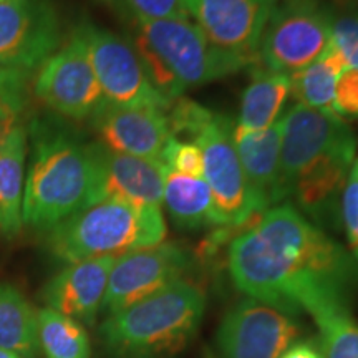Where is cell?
Segmentation results:
<instances>
[{
  "mask_svg": "<svg viewBox=\"0 0 358 358\" xmlns=\"http://www.w3.org/2000/svg\"><path fill=\"white\" fill-rule=\"evenodd\" d=\"M229 274L250 299L299 313L327 299H350L358 262L290 204H277L229 244Z\"/></svg>",
  "mask_w": 358,
  "mask_h": 358,
  "instance_id": "6da1fadb",
  "label": "cell"
},
{
  "mask_svg": "<svg viewBox=\"0 0 358 358\" xmlns=\"http://www.w3.org/2000/svg\"><path fill=\"white\" fill-rule=\"evenodd\" d=\"M24 192V226L48 232L88 206V143L58 116H34Z\"/></svg>",
  "mask_w": 358,
  "mask_h": 358,
  "instance_id": "7a4b0ae2",
  "label": "cell"
},
{
  "mask_svg": "<svg viewBox=\"0 0 358 358\" xmlns=\"http://www.w3.org/2000/svg\"><path fill=\"white\" fill-rule=\"evenodd\" d=\"M128 12L134 25V50L148 78L169 101L181 98L186 88L256 65L249 58L219 50L189 19H145Z\"/></svg>",
  "mask_w": 358,
  "mask_h": 358,
  "instance_id": "3957f363",
  "label": "cell"
},
{
  "mask_svg": "<svg viewBox=\"0 0 358 358\" xmlns=\"http://www.w3.org/2000/svg\"><path fill=\"white\" fill-rule=\"evenodd\" d=\"M206 308L203 289L187 279L106 315L100 338L115 358H169L198 332Z\"/></svg>",
  "mask_w": 358,
  "mask_h": 358,
  "instance_id": "277c9868",
  "label": "cell"
},
{
  "mask_svg": "<svg viewBox=\"0 0 358 358\" xmlns=\"http://www.w3.org/2000/svg\"><path fill=\"white\" fill-rule=\"evenodd\" d=\"M166 237L161 208L123 201H101L80 209L47 232L53 257L71 264L96 257H118L129 250L150 248Z\"/></svg>",
  "mask_w": 358,
  "mask_h": 358,
  "instance_id": "5b68a950",
  "label": "cell"
},
{
  "mask_svg": "<svg viewBox=\"0 0 358 358\" xmlns=\"http://www.w3.org/2000/svg\"><path fill=\"white\" fill-rule=\"evenodd\" d=\"M332 7L322 0H282L272 10L257 48L264 69L292 75L315 62L330 45Z\"/></svg>",
  "mask_w": 358,
  "mask_h": 358,
  "instance_id": "8992f818",
  "label": "cell"
},
{
  "mask_svg": "<svg viewBox=\"0 0 358 358\" xmlns=\"http://www.w3.org/2000/svg\"><path fill=\"white\" fill-rule=\"evenodd\" d=\"M32 93L52 113L71 122H90L105 103L78 25L37 70Z\"/></svg>",
  "mask_w": 358,
  "mask_h": 358,
  "instance_id": "52a82bcc",
  "label": "cell"
},
{
  "mask_svg": "<svg viewBox=\"0 0 358 358\" xmlns=\"http://www.w3.org/2000/svg\"><path fill=\"white\" fill-rule=\"evenodd\" d=\"M100 83L105 101L124 108H156L168 111L173 101L164 98L151 80L131 43L92 20L77 24Z\"/></svg>",
  "mask_w": 358,
  "mask_h": 358,
  "instance_id": "ba28073f",
  "label": "cell"
},
{
  "mask_svg": "<svg viewBox=\"0 0 358 358\" xmlns=\"http://www.w3.org/2000/svg\"><path fill=\"white\" fill-rule=\"evenodd\" d=\"M234 124L227 116L214 113L192 138L203 151L204 181L211 187L222 226H243L264 211L245 181L232 141Z\"/></svg>",
  "mask_w": 358,
  "mask_h": 358,
  "instance_id": "9c48e42d",
  "label": "cell"
},
{
  "mask_svg": "<svg viewBox=\"0 0 358 358\" xmlns=\"http://www.w3.org/2000/svg\"><path fill=\"white\" fill-rule=\"evenodd\" d=\"M52 0L0 2V66L34 75L64 43Z\"/></svg>",
  "mask_w": 358,
  "mask_h": 358,
  "instance_id": "30bf717a",
  "label": "cell"
},
{
  "mask_svg": "<svg viewBox=\"0 0 358 358\" xmlns=\"http://www.w3.org/2000/svg\"><path fill=\"white\" fill-rule=\"evenodd\" d=\"M294 313L245 299L226 313L217 330L219 358H280L301 337Z\"/></svg>",
  "mask_w": 358,
  "mask_h": 358,
  "instance_id": "8fae6325",
  "label": "cell"
},
{
  "mask_svg": "<svg viewBox=\"0 0 358 358\" xmlns=\"http://www.w3.org/2000/svg\"><path fill=\"white\" fill-rule=\"evenodd\" d=\"M189 267L191 254L181 245L164 241L122 254L111 267L101 310L106 315L123 310L173 282L185 279Z\"/></svg>",
  "mask_w": 358,
  "mask_h": 358,
  "instance_id": "7c38bea8",
  "label": "cell"
},
{
  "mask_svg": "<svg viewBox=\"0 0 358 358\" xmlns=\"http://www.w3.org/2000/svg\"><path fill=\"white\" fill-rule=\"evenodd\" d=\"M88 155L92 169L88 206L101 201H123L159 208L163 203L168 171L163 161L118 153L100 141L88 143Z\"/></svg>",
  "mask_w": 358,
  "mask_h": 358,
  "instance_id": "4fadbf2b",
  "label": "cell"
},
{
  "mask_svg": "<svg viewBox=\"0 0 358 358\" xmlns=\"http://www.w3.org/2000/svg\"><path fill=\"white\" fill-rule=\"evenodd\" d=\"M279 0H185L201 32L219 50L257 64V48Z\"/></svg>",
  "mask_w": 358,
  "mask_h": 358,
  "instance_id": "5bb4252c",
  "label": "cell"
},
{
  "mask_svg": "<svg viewBox=\"0 0 358 358\" xmlns=\"http://www.w3.org/2000/svg\"><path fill=\"white\" fill-rule=\"evenodd\" d=\"M353 143L352 129L337 113L294 105L282 118L280 185L285 198L290 182L312 161Z\"/></svg>",
  "mask_w": 358,
  "mask_h": 358,
  "instance_id": "9a60e30c",
  "label": "cell"
},
{
  "mask_svg": "<svg viewBox=\"0 0 358 358\" xmlns=\"http://www.w3.org/2000/svg\"><path fill=\"white\" fill-rule=\"evenodd\" d=\"M98 141L118 153L159 159L173 138L166 111L124 108L103 103L90 120Z\"/></svg>",
  "mask_w": 358,
  "mask_h": 358,
  "instance_id": "2e32d148",
  "label": "cell"
},
{
  "mask_svg": "<svg viewBox=\"0 0 358 358\" xmlns=\"http://www.w3.org/2000/svg\"><path fill=\"white\" fill-rule=\"evenodd\" d=\"M116 257H96L71 262L42 289L45 307L85 325H93L101 312L111 267Z\"/></svg>",
  "mask_w": 358,
  "mask_h": 358,
  "instance_id": "e0dca14e",
  "label": "cell"
},
{
  "mask_svg": "<svg viewBox=\"0 0 358 358\" xmlns=\"http://www.w3.org/2000/svg\"><path fill=\"white\" fill-rule=\"evenodd\" d=\"M353 158H355V143L312 161L290 182L289 196H294L303 211L319 219L320 222L337 216L343 189L353 168Z\"/></svg>",
  "mask_w": 358,
  "mask_h": 358,
  "instance_id": "ac0fdd59",
  "label": "cell"
},
{
  "mask_svg": "<svg viewBox=\"0 0 358 358\" xmlns=\"http://www.w3.org/2000/svg\"><path fill=\"white\" fill-rule=\"evenodd\" d=\"M232 141L249 189L262 211L285 199L280 185L282 118L274 127L257 133H248L234 127Z\"/></svg>",
  "mask_w": 358,
  "mask_h": 358,
  "instance_id": "d6986e66",
  "label": "cell"
},
{
  "mask_svg": "<svg viewBox=\"0 0 358 358\" xmlns=\"http://www.w3.org/2000/svg\"><path fill=\"white\" fill-rule=\"evenodd\" d=\"M29 156V129L10 122L0 133V237L15 239L24 227V192Z\"/></svg>",
  "mask_w": 358,
  "mask_h": 358,
  "instance_id": "ffe728a7",
  "label": "cell"
},
{
  "mask_svg": "<svg viewBox=\"0 0 358 358\" xmlns=\"http://www.w3.org/2000/svg\"><path fill=\"white\" fill-rule=\"evenodd\" d=\"M289 96V75L259 66L256 71H252L250 83L243 95L236 128L248 133H257L274 127L280 120Z\"/></svg>",
  "mask_w": 358,
  "mask_h": 358,
  "instance_id": "44dd1931",
  "label": "cell"
},
{
  "mask_svg": "<svg viewBox=\"0 0 358 358\" xmlns=\"http://www.w3.org/2000/svg\"><path fill=\"white\" fill-rule=\"evenodd\" d=\"M163 203L169 216L182 229H203L222 226L211 187L204 178H192L186 174L166 171Z\"/></svg>",
  "mask_w": 358,
  "mask_h": 358,
  "instance_id": "7402d4cb",
  "label": "cell"
},
{
  "mask_svg": "<svg viewBox=\"0 0 358 358\" xmlns=\"http://www.w3.org/2000/svg\"><path fill=\"white\" fill-rule=\"evenodd\" d=\"M38 310L29 299L8 282H0V348L37 358Z\"/></svg>",
  "mask_w": 358,
  "mask_h": 358,
  "instance_id": "603a6c76",
  "label": "cell"
},
{
  "mask_svg": "<svg viewBox=\"0 0 358 358\" xmlns=\"http://www.w3.org/2000/svg\"><path fill=\"white\" fill-rule=\"evenodd\" d=\"M347 69L348 65L345 58L330 43L315 62H312L306 69L289 75L290 95L297 98L299 105L334 111L335 85H337L340 75Z\"/></svg>",
  "mask_w": 358,
  "mask_h": 358,
  "instance_id": "cb8c5ba5",
  "label": "cell"
},
{
  "mask_svg": "<svg viewBox=\"0 0 358 358\" xmlns=\"http://www.w3.org/2000/svg\"><path fill=\"white\" fill-rule=\"evenodd\" d=\"M320 332L324 358H358V324L348 299H329L307 310Z\"/></svg>",
  "mask_w": 358,
  "mask_h": 358,
  "instance_id": "d4e9b609",
  "label": "cell"
},
{
  "mask_svg": "<svg viewBox=\"0 0 358 358\" xmlns=\"http://www.w3.org/2000/svg\"><path fill=\"white\" fill-rule=\"evenodd\" d=\"M38 345L45 358H92V343L80 322L52 308H40Z\"/></svg>",
  "mask_w": 358,
  "mask_h": 358,
  "instance_id": "484cf974",
  "label": "cell"
},
{
  "mask_svg": "<svg viewBox=\"0 0 358 358\" xmlns=\"http://www.w3.org/2000/svg\"><path fill=\"white\" fill-rule=\"evenodd\" d=\"M32 75L0 66V122H15L30 101Z\"/></svg>",
  "mask_w": 358,
  "mask_h": 358,
  "instance_id": "4316f807",
  "label": "cell"
},
{
  "mask_svg": "<svg viewBox=\"0 0 358 358\" xmlns=\"http://www.w3.org/2000/svg\"><path fill=\"white\" fill-rule=\"evenodd\" d=\"M330 43L342 53L348 69L358 70V12L332 7Z\"/></svg>",
  "mask_w": 358,
  "mask_h": 358,
  "instance_id": "83f0119b",
  "label": "cell"
},
{
  "mask_svg": "<svg viewBox=\"0 0 358 358\" xmlns=\"http://www.w3.org/2000/svg\"><path fill=\"white\" fill-rule=\"evenodd\" d=\"M161 161L173 173L192 178H204V158L201 148L194 141L171 138L164 148Z\"/></svg>",
  "mask_w": 358,
  "mask_h": 358,
  "instance_id": "f1b7e54d",
  "label": "cell"
},
{
  "mask_svg": "<svg viewBox=\"0 0 358 358\" xmlns=\"http://www.w3.org/2000/svg\"><path fill=\"white\" fill-rule=\"evenodd\" d=\"M340 216H342V222L345 226L350 252L358 262V168L355 164H353L350 178H348L345 189H343Z\"/></svg>",
  "mask_w": 358,
  "mask_h": 358,
  "instance_id": "f546056e",
  "label": "cell"
},
{
  "mask_svg": "<svg viewBox=\"0 0 358 358\" xmlns=\"http://www.w3.org/2000/svg\"><path fill=\"white\" fill-rule=\"evenodd\" d=\"M124 6L145 19H189L185 0H124Z\"/></svg>",
  "mask_w": 358,
  "mask_h": 358,
  "instance_id": "4dcf8cb0",
  "label": "cell"
},
{
  "mask_svg": "<svg viewBox=\"0 0 358 358\" xmlns=\"http://www.w3.org/2000/svg\"><path fill=\"white\" fill-rule=\"evenodd\" d=\"M334 111L338 116H358V70L347 69L335 85Z\"/></svg>",
  "mask_w": 358,
  "mask_h": 358,
  "instance_id": "1f68e13d",
  "label": "cell"
},
{
  "mask_svg": "<svg viewBox=\"0 0 358 358\" xmlns=\"http://www.w3.org/2000/svg\"><path fill=\"white\" fill-rule=\"evenodd\" d=\"M280 358H324L322 352L317 350L310 343H297L292 345Z\"/></svg>",
  "mask_w": 358,
  "mask_h": 358,
  "instance_id": "d6a6232c",
  "label": "cell"
},
{
  "mask_svg": "<svg viewBox=\"0 0 358 358\" xmlns=\"http://www.w3.org/2000/svg\"><path fill=\"white\" fill-rule=\"evenodd\" d=\"M0 358H25V357H22L20 353L17 352L7 350V348H0Z\"/></svg>",
  "mask_w": 358,
  "mask_h": 358,
  "instance_id": "836d02e7",
  "label": "cell"
},
{
  "mask_svg": "<svg viewBox=\"0 0 358 358\" xmlns=\"http://www.w3.org/2000/svg\"><path fill=\"white\" fill-rule=\"evenodd\" d=\"M345 2L347 3H357V6H358V0H345Z\"/></svg>",
  "mask_w": 358,
  "mask_h": 358,
  "instance_id": "e575fe53",
  "label": "cell"
},
{
  "mask_svg": "<svg viewBox=\"0 0 358 358\" xmlns=\"http://www.w3.org/2000/svg\"><path fill=\"white\" fill-rule=\"evenodd\" d=\"M6 124H7V123H2V122H0V133H2V129H3V127H6Z\"/></svg>",
  "mask_w": 358,
  "mask_h": 358,
  "instance_id": "d590c367",
  "label": "cell"
},
{
  "mask_svg": "<svg viewBox=\"0 0 358 358\" xmlns=\"http://www.w3.org/2000/svg\"><path fill=\"white\" fill-rule=\"evenodd\" d=\"M0 2H7V0H0Z\"/></svg>",
  "mask_w": 358,
  "mask_h": 358,
  "instance_id": "8d00e7d4",
  "label": "cell"
},
{
  "mask_svg": "<svg viewBox=\"0 0 358 358\" xmlns=\"http://www.w3.org/2000/svg\"><path fill=\"white\" fill-rule=\"evenodd\" d=\"M355 164H357V166H358V159H357V163H355Z\"/></svg>",
  "mask_w": 358,
  "mask_h": 358,
  "instance_id": "74e56055",
  "label": "cell"
},
{
  "mask_svg": "<svg viewBox=\"0 0 358 358\" xmlns=\"http://www.w3.org/2000/svg\"><path fill=\"white\" fill-rule=\"evenodd\" d=\"M355 166H357V164H355ZM357 168H358V166H357Z\"/></svg>",
  "mask_w": 358,
  "mask_h": 358,
  "instance_id": "f35d334b",
  "label": "cell"
}]
</instances>
